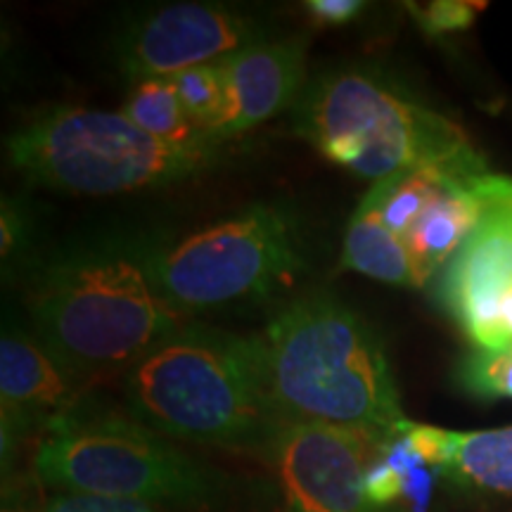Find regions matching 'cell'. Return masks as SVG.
<instances>
[{"instance_id": "cell-1", "label": "cell", "mask_w": 512, "mask_h": 512, "mask_svg": "<svg viewBox=\"0 0 512 512\" xmlns=\"http://www.w3.org/2000/svg\"><path fill=\"white\" fill-rule=\"evenodd\" d=\"M259 339L268 396L280 420L318 422L382 441L401 434L392 363L373 325L325 292L294 299Z\"/></svg>"}, {"instance_id": "cell-2", "label": "cell", "mask_w": 512, "mask_h": 512, "mask_svg": "<svg viewBox=\"0 0 512 512\" xmlns=\"http://www.w3.org/2000/svg\"><path fill=\"white\" fill-rule=\"evenodd\" d=\"M150 242L100 240L57 256L29 292L34 337L83 384L124 375L183 325L188 313L159 294Z\"/></svg>"}, {"instance_id": "cell-3", "label": "cell", "mask_w": 512, "mask_h": 512, "mask_svg": "<svg viewBox=\"0 0 512 512\" xmlns=\"http://www.w3.org/2000/svg\"><path fill=\"white\" fill-rule=\"evenodd\" d=\"M126 411L166 439L264 451L280 415L259 339L188 323L121 375Z\"/></svg>"}, {"instance_id": "cell-4", "label": "cell", "mask_w": 512, "mask_h": 512, "mask_svg": "<svg viewBox=\"0 0 512 512\" xmlns=\"http://www.w3.org/2000/svg\"><path fill=\"white\" fill-rule=\"evenodd\" d=\"M294 131L332 164L375 183L427 166L463 176L489 171L463 128L358 64L306 83Z\"/></svg>"}, {"instance_id": "cell-5", "label": "cell", "mask_w": 512, "mask_h": 512, "mask_svg": "<svg viewBox=\"0 0 512 512\" xmlns=\"http://www.w3.org/2000/svg\"><path fill=\"white\" fill-rule=\"evenodd\" d=\"M36 475L57 494H88L181 508H214L228 479L126 408L86 392L50 422L36 448Z\"/></svg>"}, {"instance_id": "cell-6", "label": "cell", "mask_w": 512, "mask_h": 512, "mask_svg": "<svg viewBox=\"0 0 512 512\" xmlns=\"http://www.w3.org/2000/svg\"><path fill=\"white\" fill-rule=\"evenodd\" d=\"M219 147H174L147 136L124 112L55 107L8 140L15 169L46 188L119 195L178 183L216 159Z\"/></svg>"}, {"instance_id": "cell-7", "label": "cell", "mask_w": 512, "mask_h": 512, "mask_svg": "<svg viewBox=\"0 0 512 512\" xmlns=\"http://www.w3.org/2000/svg\"><path fill=\"white\" fill-rule=\"evenodd\" d=\"M147 264L159 294L183 313L261 299L302 271L292 216L254 204L178 242H150Z\"/></svg>"}, {"instance_id": "cell-8", "label": "cell", "mask_w": 512, "mask_h": 512, "mask_svg": "<svg viewBox=\"0 0 512 512\" xmlns=\"http://www.w3.org/2000/svg\"><path fill=\"white\" fill-rule=\"evenodd\" d=\"M387 444L366 432L280 420L261 456L273 467L285 512H377L366 475Z\"/></svg>"}, {"instance_id": "cell-9", "label": "cell", "mask_w": 512, "mask_h": 512, "mask_svg": "<svg viewBox=\"0 0 512 512\" xmlns=\"http://www.w3.org/2000/svg\"><path fill=\"white\" fill-rule=\"evenodd\" d=\"M275 29L256 10L223 3H171L143 10L121 31L119 64L133 81L164 79L202 64H219Z\"/></svg>"}, {"instance_id": "cell-10", "label": "cell", "mask_w": 512, "mask_h": 512, "mask_svg": "<svg viewBox=\"0 0 512 512\" xmlns=\"http://www.w3.org/2000/svg\"><path fill=\"white\" fill-rule=\"evenodd\" d=\"M441 299L475 349L512 347V209L484 216L446 266Z\"/></svg>"}, {"instance_id": "cell-11", "label": "cell", "mask_w": 512, "mask_h": 512, "mask_svg": "<svg viewBox=\"0 0 512 512\" xmlns=\"http://www.w3.org/2000/svg\"><path fill=\"white\" fill-rule=\"evenodd\" d=\"M88 384L74 377L34 337L5 328L0 339V406H3V456L19 437L46 432L83 394Z\"/></svg>"}, {"instance_id": "cell-12", "label": "cell", "mask_w": 512, "mask_h": 512, "mask_svg": "<svg viewBox=\"0 0 512 512\" xmlns=\"http://www.w3.org/2000/svg\"><path fill=\"white\" fill-rule=\"evenodd\" d=\"M221 69L228 83L230 110L216 128V145L297 105L306 88V38L273 36L252 43L226 57Z\"/></svg>"}, {"instance_id": "cell-13", "label": "cell", "mask_w": 512, "mask_h": 512, "mask_svg": "<svg viewBox=\"0 0 512 512\" xmlns=\"http://www.w3.org/2000/svg\"><path fill=\"white\" fill-rule=\"evenodd\" d=\"M342 268L368 275L380 283L401 287H422V278L413 256L382 219L380 190L373 183L354 214L342 249Z\"/></svg>"}, {"instance_id": "cell-14", "label": "cell", "mask_w": 512, "mask_h": 512, "mask_svg": "<svg viewBox=\"0 0 512 512\" xmlns=\"http://www.w3.org/2000/svg\"><path fill=\"white\" fill-rule=\"evenodd\" d=\"M437 470L460 489L512 498V425L479 432L446 430Z\"/></svg>"}, {"instance_id": "cell-15", "label": "cell", "mask_w": 512, "mask_h": 512, "mask_svg": "<svg viewBox=\"0 0 512 512\" xmlns=\"http://www.w3.org/2000/svg\"><path fill=\"white\" fill-rule=\"evenodd\" d=\"M121 112L138 128H143L147 136L162 140L166 145L219 147L188 117L169 76L136 81Z\"/></svg>"}, {"instance_id": "cell-16", "label": "cell", "mask_w": 512, "mask_h": 512, "mask_svg": "<svg viewBox=\"0 0 512 512\" xmlns=\"http://www.w3.org/2000/svg\"><path fill=\"white\" fill-rule=\"evenodd\" d=\"M174 83L181 105L188 112V117L207 133V138L214 143L216 128L223 124L230 110V95L226 74L219 64H202V67L185 69L169 76Z\"/></svg>"}, {"instance_id": "cell-17", "label": "cell", "mask_w": 512, "mask_h": 512, "mask_svg": "<svg viewBox=\"0 0 512 512\" xmlns=\"http://www.w3.org/2000/svg\"><path fill=\"white\" fill-rule=\"evenodd\" d=\"M465 392L482 399H512V347L472 349L458 368Z\"/></svg>"}, {"instance_id": "cell-18", "label": "cell", "mask_w": 512, "mask_h": 512, "mask_svg": "<svg viewBox=\"0 0 512 512\" xmlns=\"http://www.w3.org/2000/svg\"><path fill=\"white\" fill-rule=\"evenodd\" d=\"M413 17L427 34H451L463 31L475 22V17L484 10V3H465V0H437L427 5H408Z\"/></svg>"}, {"instance_id": "cell-19", "label": "cell", "mask_w": 512, "mask_h": 512, "mask_svg": "<svg viewBox=\"0 0 512 512\" xmlns=\"http://www.w3.org/2000/svg\"><path fill=\"white\" fill-rule=\"evenodd\" d=\"M41 512H162L152 503L124 501L88 494H55L50 496Z\"/></svg>"}, {"instance_id": "cell-20", "label": "cell", "mask_w": 512, "mask_h": 512, "mask_svg": "<svg viewBox=\"0 0 512 512\" xmlns=\"http://www.w3.org/2000/svg\"><path fill=\"white\" fill-rule=\"evenodd\" d=\"M406 489L408 475L389 465L384 456L370 465L366 475V498L377 512L392 508L401 496H406Z\"/></svg>"}, {"instance_id": "cell-21", "label": "cell", "mask_w": 512, "mask_h": 512, "mask_svg": "<svg viewBox=\"0 0 512 512\" xmlns=\"http://www.w3.org/2000/svg\"><path fill=\"white\" fill-rule=\"evenodd\" d=\"M306 10L323 24H347L366 10L363 0H309Z\"/></svg>"}, {"instance_id": "cell-22", "label": "cell", "mask_w": 512, "mask_h": 512, "mask_svg": "<svg viewBox=\"0 0 512 512\" xmlns=\"http://www.w3.org/2000/svg\"><path fill=\"white\" fill-rule=\"evenodd\" d=\"M472 192L482 204H503V207H512V178L496 176L491 171L479 174L470 181Z\"/></svg>"}, {"instance_id": "cell-23", "label": "cell", "mask_w": 512, "mask_h": 512, "mask_svg": "<svg viewBox=\"0 0 512 512\" xmlns=\"http://www.w3.org/2000/svg\"><path fill=\"white\" fill-rule=\"evenodd\" d=\"M24 226H22V216L17 214V209L5 200L3 202V219H0V245H3V259L15 252L19 240H22Z\"/></svg>"}, {"instance_id": "cell-24", "label": "cell", "mask_w": 512, "mask_h": 512, "mask_svg": "<svg viewBox=\"0 0 512 512\" xmlns=\"http://www.w3.org/2000/svg\"><path fill=\"white\" fill-rule=\"evenodd\" d=\"M3 512H27V508L17 501L15 494H10V496L5 494L3 496Z\"/></svg>"}]
</instances>
